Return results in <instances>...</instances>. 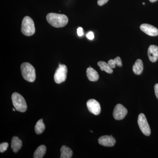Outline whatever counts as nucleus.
<instances>
[{
	"label": "nucleus",
	"instance_id": "0eeeda50",
	"mask_svg": "<svg viewBox=\"0 0 158 158\" xmlns=\"http://www.w3.org/2000/svg\"><path fill=\"white\" fill-rule=\"evenodd\" d=\"M127 112L126 108L124 107L122 105L118 104L114 108L113 113V117L116 120H122L127 115Z\"/></svg>",
	"mask_w": 158,
	"mask_h": 158
},
{
	"label": "nucleus",
	"instance_id": "6ab92c4d",
	"mask_svg": "<svg viewBox=\"0 0 158 158\" xmlns=\"http://www.w3.org/2000/svg\"><path fill=\"white\" fill-rule=\"evenodd\" d=\"M108 63L112 69L116 68V65L118 67H121L122 66L121 59L118 56L114 59H110L108 61Z\"/></svg>",
	"mask_w": 158,
	"mask_h": 158
},
{
	"label": "nucleus",
	"instance_id": "1a4fd4ad",
	"mask_svg": "<svg viewBox=\"0 0 158 158\" xmlns=\"http://www.w3.org/2000/svg\"><path fill=\"white\" fill-rule=\"evenodd\" d=\"M99 144L105 147H113L116 144V139L112 135H104L99 138Z\"/></svg>",
	"mask_w": 158,
	"mask_h": 158
},
{
	"label": "nucleus",
	"instance_id": "412c9836",
	"mask_svg": "<svg viewBox=\"0 0 158 158\" xmlns=\"http://www.w3.org/2000/svg\"><path fill=\"white\" fill-rule=\"evenodd\" d=\"M86 37L88 39L90 40H92L94 38V34L92 32H89L86 35Z\"/></svg>",
	"mask_w": 158,
	"mask_h": 158
},
{
	"label": "nucleus",
	"instance_id": "9d476101",
	"mask_svg": "<svg viewBox=\"0 0 158 158\" xmlns=\"http://www.w3.org/2000/svg\"><path fill=\"white\" fill-rule=\"evenodd\" d=\"M140 29L150 36H156L158 35V30L155 27L148 24H143L140 26Z\"/></svg>",
	"mask_w": 158,
	"mask_h": 158
},
{
	"label": "nucleus",
	"instance_id": "4be33fe9",
	"mask_svg": "<svg viewBox=\"0 0 158 158\" xmlns=\"http://www.w3.org/2000/svg\"><path fill=\"white\" fill-rule=\"evenodd\" d=\"M77 33L78 35L80 37H81L84 35V32H83V29L82 27H79L77 30Z\"/></svg>",
	"mask_w": 158,
	"mask_h": 158
},
{
	"label": "nucleus",
	"instance_id": "cd10ccee",
	"mask_svg": "<svg viewBox=\"0 0 158 158\" xmlns=\"http://www.w3.org/2000/svg\"><path fill=\"white\" fill-rule=\"evenodd\" d=\"M143 5H144V4H145V3H143Z\"/></svg>",
	"mask_w": 158,
	"mask_h": 158
},
{
	"label": "nucleus",
	"instance_id": "b1692460",
	"mask_svg": "<svg viewBox=\"0 0 158 158\" xmlns=\"http://www.w3.org/2000/svg\"><path fill=\"white\" fill-rule=\"evenodd\" d=\"M155 93L156 96L158 100V84H156L154 86Z\"/></svg>",
	"mask_w": 158,
	"mask_h": 158
},
{
	"label": "nucleus",
	"instance_id": "7ed1b4c3",
	"mask_svg": "<svg viewBox=\"0 0 158 158\" xmlns=\"http://www.w3.org/2000/svg\"><path fill=\"white\" fill-rule=\"evenodd\" d=\"M12 103L16 111L24 113L27 111V106L24 98L19 93L14 92L11 96Z\"/></svg>",
	"mask_w": 158,
	"mask_h": 158
},
{
	"label": "nucleus",
	"instance_id": "f257e3e1",
	"mask_svg": "<svg viewBox=\"0 0 158 158\" xmlns=\"http://www.w3.org/2000/svg\"><path fill=\"white\" fill-rule=\"evenodd\" d=\"M48 22L52 27L56 28L65 27L68 23V18L66 15L63 14L50 13L47 15Z\"/></svg>",
	"mask_w": 158,
	"mask_h": 158
},
{
	"label": "nucleus",
	"instance_id": "a878e982",
	"mask_svg": "<svg viewBox=\"0 0 158 158\" xmlns=\"http://www.w3.org/2000/svg\"><path fill=\"white\" fill-rule=\"evenodd\" d=\"M12 110H13V111H14V112L16 110V109H15V108H13V109H12Z\"/></svg>",
	"mask_w": 158,
	"mask_h": 158
},
{
	"label": "nucleus",
	"instance_id": "bb28decb",
	"mask_svg": "<svg viewBox=\"0 0 158 158\" xmlns=\"http://www.w3.org/2000/svg\"><path fill=\"white\" fill-rule=\"evenodd\" d=\"M90 132H91V133H93V132L92 131H90Z\"/></svg>",
	"mask_w": 158,
	"mask_h": 158
},
{
	"label": "nucleus",
	"instance_id": "f8f14e48",
	"mask_svg": "<svg viewBox=\"0 0 158 158\" xmlns=\"http://www.w3.org/2000/svg\"><path fill=\"white\" fill-rule=\"evenodd\" d=\"M87 77L90 81L95 82L98 81L99 75L98 73L94 69L91 68L90 66L86 70Z\"/></svg>",
	"mask_w": 158,
	"mask_h": 158
},
{
	"label": "nucleus",
	"instance_id": "393cba45",
	"mask_svg": "<svg viewBox=\"0 0 158 158\" xmlns=\"http://www.w3.org/2000/svg\"><path fill=\"white\" fill-rule=\"evenodd\" d=\"M150 2H156V1H157V0H149Z\"/></svg>",
	"mask_w": 158,
	"mask_h": 158
},
{
	"label": "nucleus",
	"instance_id": "ddd939ff",
	"mask_svg": "<svg viewBox=\"0 0 158 158\" xmlns=\"http://www.w3.org/2000/svg\"><path fill=\"white\" fill-rule=\"evenodd\" d=\"M22 146V141L16 136L13 137L11 140V148L15 153L17 152Z\"/></svg>",
	"mask_w": 158,
	"mask_h": 158
},
{
	"label": "nucleus",
	"instance_id": "39448f33",
	"mask_svg": "<svg viewBox=\"0 0 158 158\" xmlns=\"http://www.w3.org/2000/svg\"><path fill=\"white\" fill-rule=\"evenodd\" d=\"M67 67L66 65L59 63L54 74V81L56 84H61L65 81L67 77Z\"/></svg>",
	"mask_w": 158,
	"mask_h": 158
},
{
	"label": "nucleus",
	"instance_id": "aec40b11",
	"mask_svg": "<svg viewBox=\"0 0 158 158\" xmlns=\"http://www.w3.org/2000/svg\"><path fill=\"white\" fill-rule=\"evenodd\" d=\"M8 147H9V144L7 142L1 143L0 144V152H4L7 150Z\"/></svg>",
	"mask_w": 158,
	"mask_h": 158
},
{
	"label": "nucleus",
	"instance_id": "f03ea898",
	"mask_svg": "<svg viewBox=\"0 0 158 158\" xmlns=\"http://www.w3.org/2000/svg\"><path fill=\"white\" fill-rule=\"evenodd\" d=\"M23 78L29 82H33L36 79V72L34 66L28 62H24L21 65Z\"/></svg>",
	"mask_w": 158,
	"mask_h": 158
},
{
	"label": "nucleus",
	"instance_id": "dca6fc26",
	"mask_svg": "<svg viewBox=\"0 0 158 158\" xmlns=\"http://www.w3.org/2000/svg\"><path fill=\"white\" fill-rule=\"evenodd\" d=\"M46 147L45 145H41L37 148L34 154V158H42L45 154Z\"/></svg>",
	"mask_w": 158,
	"mask_h": 158
},
{
	"label": "nucleus",
	"instance_id": "a211bd4d",
	"mask_svg": "<svg viewBox=\"0 0 158 158\" xmlns=\"http://www.w3.org/2000/svg\"><path fill=\"white\" fill-rule=\"evenodd\" d=\"M45 126L42 118L38 120L35 127V131L37 135L42 134L45 130Z\"/></svg>",
	"mask_w": 158,
	"mask_h": 158
},
{
	"label": "nucleus",
	"instance_id": "6e6552de",
	"mask_svg": "<svg viewBox=\"0 0 158 158\" xmlns=\"http://www.w3.org/2000/svg\"><path fill=\"white\" fill-rule=\"evenodd\" d=\"M87 106L89 112L94 115L97 116L101 113V108L100 105L99 103L95 99H91L89 100L87 102Z\"/></svg>",
	"mask_w": 158,
	"mask_h": 158
},
{
	"label": "nucleus",
	"instance_id": "5701e85b",
	"mask_svg": "<svg viewBox=\"0 0 158 158\" xmlns=\"http://www.w3.org/2000/svg\"><path fill=\"white\" fill-rule=\"evenodd\" d=\"M109 0H98V6H102L106 4Z\"/></svg>",
	"mask_w": 158,
	"mask_h": 158
},
{
	"label": "nucleus",
	"instance_id": "9b49d317",
	"mask_svg": "<svg viewBox=\"0 0 158 158\" xmlns=\"http://www.w3.org/2000/svg\"><path fill=\"white\" fill-rule=\"evenodd\" d=\"M148 56L151 62H156L158 59V47L154 45L150 46L148 51Z\"/></svg>",
	"mask_w": 158,
	"mask_h": 158
},
{
	"label": "nucleus",
	"instance_id": "f3484780",
	"mask_svg": "<svg viewBox=\"0 0 158 158\" xmlns=\"http://www.w3.org/2000/svg\"><path fill=\"white\" fill-rule=\"evenodd\" d=\"M98 65L99 66L100 68L102 71H104L108 73H113V69L110 67L109 64L106 62H104V61H100L98 62Z\"/></svg>",
	"mask_w": 158,
	"mask_h": 158
},
{
	"label": "nucleus",
	"instance_id": "423d86ee",
	"mask_svg": "<svg viewBox=\"0 0 158 158\" xmlns=\"http://www.w3.org/2000/svg\"><path fill=\"white\" fill-rule=\"evenodd\" d=\"M138 124L141 131L144 135L149 136L151 135V129L145 115L141 113L138 116Z\"/></svg>",
	"mask_w": 158,
	"mask_h": 158
},
{
	"label": "nucleus",
	"instance_id": "4468645a",
	"mask_svg": "<svg viewBox=\"0 0 158 158\" xmlns=\"http://www.w3.org/2000/svg\"><path fill=\"white\" fill-rule=\"evenodd\" d=\"M143 70V64L142 60L138 59L135 62L133 66V71L134 73L137 75H139L142 73Z\"/></svg>",
	"mask_w": 158,
	"mask_h": 158
},
{
	"label": "nucleus",
	"instance_id": "2eb2a0df",
	"mask_svg": "<svg viewBox=\"0 0 158 158\" xmlns=\"http://www.w3.org/2000/svg\"><path fill=\"white\" fill-rule=\"evenodd\" d=\"M73 152L70 148L63 145L61 148V158H70L72 157Z\"/></svg>",
	"mask_w": 158,
	"mask_h": 158
},
{
	"label": "nucleus",
	"instance_id": "20e7f679",
	"mask_svg": "<svg viewBox=\"0 0 158 158\" xmlns=\"http://www.w3.org/2000/svg\"><path fill=\"white\" fill-rule=\"evenodd\" d=\"M22 33L27 36H31L35 32L34 21L29 16H25L23 19L21 27Z\"/></svg>",
	"mask_w": 158,
	"mask_h": 158
}]
</instances>
